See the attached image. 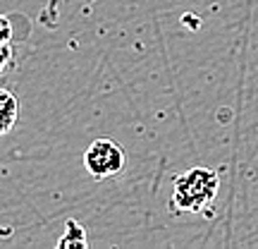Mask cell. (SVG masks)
Masks as SVG:
<instances>
[{
    "mask_svg": "<svg viewBox=\"0 0 258 249\" xmlns=\"http://www.w3.org/2000/svg\"><path fill=\"white\" fill-rule=\"evenodd\" d=\"M19 115V103L15 98V93L8 89H0V137L8 134L10 129L15 127Z\"/></svg>",
    "mask_w": 258,
    "mask_h": 249,
    "instance_id": "cell-3",
    "label": "cell"
},
{
    "mask_svg": "<svg viewBox=\"0 0 258 249\" xmlns=\"http://www.w3.org/2000/svg\"><path fill=\"white\" fill-rule=\"evenodd\" d=\"M10 38H12V24H10L8 17L0 15V41H8L10 43Z\"/></svg>",
    "mask_w": 258,
    "mask_h": 249,
    "instance_id": "cell-6",
    "label": "cell"
},
{
    "mask_svg": "<svg viewBox=\"0 0 258 249\" xmlns=\"http://www.w3.org/2000/svg\"><path fill=\"white\" fill-rule=\"evenodd\" d=\"M220 180L211 168H191L175 177L172 185V209L175 213H201L208 211L218 194Z\"/></svg>",
    "mask_w": 258,
    "mask_h": 249,
    "instance_id": "cell-1",
    "label": "cell"
},
{
    "mask_svg": "<svg viewBox=\"0 0 258 249\" xmlns=\"http://www.w3.org/2000/svg\"><path fill=\"white\" fill-rule=\"evenodd\" d=\"M64 235L60 237L57 247H86V235H84V228L77 221H67L64 223Z\"/></svg>",
    "mask_w": 258,
    "mask_h": 249,
    "instance_id": "cell-4",
    "label": "cell"
},
{
    "mask_svg": "<svg viewBox=\"0 0 258 249\" xmlns=\"http://www.w3.org/2000/svg\"><path fill=\"white\" fill-rule=\"evenodd\" d=\"M10 58H12V48H10L8 41H0V72L10 65Z\"/></svg>",
    "mask_w": 258,
    "mask_h": 249,
    "instance_id": "cell-5",
    "label": "cell"
},
{
    "mask_svg": "<svg viewBox=\"0 0 258 249\" xmlns=\"http://www.w3.org/2000/svg\"><path fill=\"white\" fill-rule=\"evenodd\" d=\"M124 166H127V154L112 139H96L84 151V168L93 180H108L120 175Z\"/></svg>",
    "mask_w": 258,
    "mask_h": 249,
    "instance_id": "cell-2",
    "label": "cell"
}]
</instances>
